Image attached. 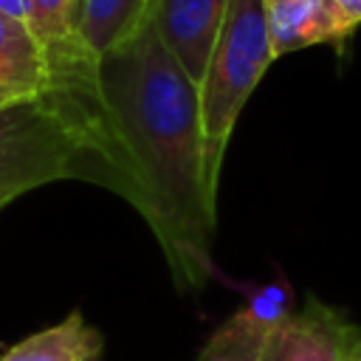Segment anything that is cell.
Segmentation results:
<instances>
[{"label": "cell", "mask_w": 361, "mask_h": 361, "mask_svg": "<svg viewBox=\"0 0 361 361\" xmlns=\"http://www.w3.org/2000/svg\"><path fill=\"white\" fill-rule=\"evenodd\" d=\"M268 31L274 59L310 45H341L355 25L336 0H279L268 3Z\"/></svg>", "instance_id": "6"}, {"label": "cell", "mask_w": 361, "mask_h": 361, "mask_svg": "<svg viewBox=\"0 0 361 361\" xmlns=\"http://www.w3.org/2000/svg\"><path fill=\"white\" fill-rule=\"evenodd\" d=\"M11 102H20V99H14V96H8L6 90H0V107H6V104H11Z\"/></svg>", "instance_id": "13"}, {"label": "cell", "mask_w": 361, "mask_h": 361, "mask_svg": "<svg viewBox=\"0 0 361 361\" xmlns=\"http://www.w3.org/2000/svg\"><path fill=\"white\" fill-rule=\"evenodd\" d=\"M231 0H152L149 23L175 62L200 87Z\"/></svg>", "instance_id": "4"}, {"label": "cell", "mask_w": 361, "mask_h": 361, "mask_svg": "<svg viewBox=\"0 0 361 361\" xmlns=\"http://www.w3.org/2000/svg\"><path fill=\"white\" fill-rule=\"evenodd\" d=\"M341 361H361V327H355L353 336L347 338L344 353H341Z\"/></svg>", "instance_id": "11"}, {"label": "cell", "mask_w": 361, "mask_h": 361, "mask_svg": "<svg viewBox=\"0 0 361 361\" xmlns=\"http://www.w3.org/2000/svg\"><path fill=\"white\" fill-rule=\"evenodd\" d=\"M102 358V336L96 327L85 322L79 310L68 313L59 324L45 327L8 353L0 361H99Z\"/></svg>", "instance_id": "9"}, {"label": "cell", "mask_w": 361, "mask_h": 361, "mask_svg": "<svg viewBox=\"0 0 361 361\" xmlns=\"http://www.w3.org/2000/svg\"><path fill=\"white\" fill-rule=\"evenodd\" d=\"M338 3V8L347 14V20L358 28L361 25V0H336Z\"/></svg>", "instance_id": "12"}, {"label": "cell", "mask_w": 361, "mask_h": 361, "mask_svg": "<svg viewBox=\"0 0 361 361\" xmlns=\"http://www.w3.org/2000/svg\"><path fill=\"white\" fill-rule=\"evenodd\" d=\"M293 310V290L285 279L245 288V305L209 336L197 361H257L268 336Z\"/></svg>", "instance_id": "3"}, {"label": "cell", "mask_w": 361, "mask_h": 361, "mask_svg": "<svg viewBox=\"0 0 361 361\" xmlns=\"http://www.w3.org/2000/svg\"><path fill=\"white\" fill-rule=\"evenodd\" d=\"M54 87L42 45L20 20L0 14V90L14 99H34Z\"/></svg>", "instance_id": "7"}, {"label": "cell", "mask_w": 361, "mask_h": 361, "mask_svg": "<svg viewBox=\"0 0 361 361\" xmlns=\"http://www.w3.org/2000/svg\"><path fill=\"white\" fill-rule=\"evenodd\" d=\"M271 62L268 0H231L200 82L206 189L214 203L234 124Z\"/></svg>", "instance_id": "2"}, {"label": "cell", "mask_w": 361, "mask_h": 361, "mask_svg": "<svg viewBox=\"0 0 361 361\" xmlns=\"http://www.w3.org/2000/svg\"><path fill=\"white\" fill-rule=\"evenodd\" d=\"M152 14V0H79L76 37L82 48L99 59L138 34Z\"/></svg>", "instance_id": "8"}, {"label": "cell", "mask_w": 361, "mask_h": 361, "mask_svg": "<svg viewBox=\"0 0 361 361\" xmlns=\"http://www.w3.org/2000/svg\"><path fill=\"white\" fill-rule=\"evenodd\" d=\"M353 330L338 310L310 299L268 336L257 361H341Z\"/></svg>", "instance_id": "5"}, {"label": "cell", "mask_w": 361, "mask_h": 361, "mask_svg": "<svg viewBox=\"0 0 361 361\" xmlns=\"http://www.w3.org/2000/svg\"><path fill=\"white\" fill-rule=\"evenodd\" d=\"M96 87L127 169V200L152 228L178 290H200L217 274L200 87L152 23L99 56Z\"/></svg>", "instance_id": "1"}, {"label": "cell", "mask_w": 361, "mask_h": 361, "mask_svg": "<svg viewBox=\"0 0 361 361\" xmlns=\"http://www.w3.org/2000/svg\"><path fill=\"white\" fill-rule=\"evenodd\" d=\"M0 14L28 25V0H0Z\"/></svg>", "instance_id": "10"}, {"label": "cell", "mask_w": 361, "mask_h": 361, "mask_svg": "<svg viewBox=\"0 0 361 361\" xmlns=\"http://www.w3.org/2000/svg\"><path fill=\"white\" fill-rule=\"evenodd\" d=\"M268 3H279V0H268Z\"/></svg>", "instance_id": "14"}]
</instances>
